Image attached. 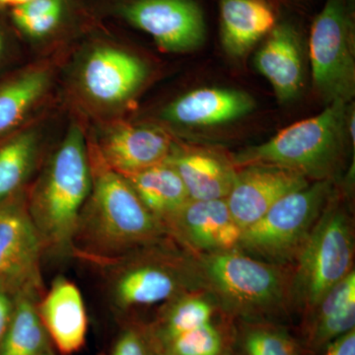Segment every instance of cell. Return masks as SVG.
Listing matches in <instances>:
<instances>
[{"instance_id": "cell-11", "label": "cell", "mask_w": 355, "mask_h": 355, "mask_svg": "<svg viewBox=\"0 0 355 355\" xmlns=\"http://www.w3.org/2000/svg\"><path fill=\"white\" fill-rule=\"evenodd\" d=\"M168 234L193 256L238 249L242 229L226 200H189L165 224Z\"/></svg>"}, {"instance_id": "cell-4", "label": "cell", "mask_w": 355, "mask_h": 355, "mask_svg": "<svg viewBox=\"0 0 355 355\" xmlns=\"http://www.w3.org/2000/svg\"><path fill=\"white\" fill-rule=\"evenodd\" d=\"M349 104L326 105L321 113L280 130L263 144L232 156L236 167L277 166L302 175L310 182L334 180L342 171L349 146Z\"/></svg>"}, {"instance_id": "cell-34", "label": "cell", "mask_w": 355, "mask_h": 355, "mask_svg": "<svg viewBox=\"0 0 355 355\" xmlns=\"http://www.w3.org/2000/svg\"><path fill=\"white\" fill-rule=\"evenodd\" d=\"M27 1H29V0H17V1H16V6H19V4L25 3V2Z\"/></svg>"}, {"instance_id": "cell-13", "label": "cell", "mask_w": 355, "mask_h": 355, "mask_svg": "<svg viewBox=\"0 0 355 355\" xmlns=\"http://www.w3.org/2000/svg\"><path fill=\"white\" fill-rule=\"evenodd\" d=\"M302 40L296 26L277 23L254 58L259 73L265 77L277 100L286 104L300 95L304 83Z\"/></svg>"}, {"instance_id": "cell-17", "label": "cell", "mask_w": 355, "mask_h": 355, "mask_svg": "<svg viewBox=\"0 0 355 355\" xmlns=\"http://www.w3.org/2000/svg\"><path fill=\"white\" fill-rule=\"evenodd\" d=\"M38 311L46 333L64 354L78 352L85 343L88 317L81 291L67 277H55L39 299Z\"/></svg>"}, {"instance_id": "cell-20", "label": "cell", "mask_w": 355, "mask_h": 355, "mask_svg": "<svg viewBox=\"0 0 355 355\" xmlns=\"http://www.w3.org/2000/svg\"><path fill=\"white\" fill-rule=\"evenodd\" d=\"M220 41L233 58L245 57L277 25L268 0H219Z\"/></svg>"}, {"instance_id": "cell-33", "label": "cell", "mask_w": 355, "mask_h": 355, "mask_svg": "<svg viewBox=\"0 0 355 355\" xmlns=\"http://www.w3.org/2000/svg\"><path fill=\"white\" fill-rule=\"evenodd\" d=\"M42 355H57L55 354V352H53V350L51 349V347H49L48 349L46 350V352H44Z\"/></svg>"}, {"instance_id": "cell-19", "label": "cell", "mask_w": 355, "mask_h": 355, "mask_svg": "<svg viewBox=\"0 0 355 355\" xmlns=\"http://www.w3.org/2000/svg\"><path fill=\"white\" fill-rule=\"evenodd\" d=\"M166 162L176 170L190 200H225L232 190L238 168L232 159L202 148L174 150Z\"/></svg>"}, {"instance_id": "cell-10", "label": "cell", "mask_w": 355, "mask_h": 355, "mask_svg": "<svg viewBox=\"0 0 355 355\" xmlns=\"http://www.w3.org/2000/svg\"><path fill=\"white\" fill-rule=\"evenodd\" d=\"M43 247L28 212L17 198L0 203V286L22 289L43 286Z\"/></svg>"}, {"instance_id": "cell-25", "label": "cell", "mask_w": 355, "mask_h": 355, "mask_svg": "<svg viewBox=\"0 0 355 355\" xmlns=\"http://www.w3.org/2000/svg\"><path fill=\"white\" fill-rule=\"evenodd\" d=\"M37 150L34 132L21 133L0 146V203L17 197L34 167Z\"/></svg>"}, {"instance_id": "cell-27", "label": "cell", "mask_w": 355, "mask_h": 355, "mask_svg": "<svg viewBox=\"0 0 355 355\" xmlns=\"http://www.w3.org/2000/svg\"><path fill=\"white\" fill-rule=\"evenodd\" d=\"M48 83L46 70L34 69L0 86V135L24 118L43 96Z\"/></svg>"}, {"instance_id": "cell-16", "label": "cell", "mask_w": 355, "mask_h": 355, "mask_svg": "<svg viewBox=\"0 0 355 355\" xmlns=\"http://www.w3.org/2000/svg\"><path fill=\"white\" fill-rule=\"evenodd\" d=\"M300 342L303 354L317 355L340 336L355 329V270L330 289L303 314Z\"/></svg>"}, {"instance_id": "cell-1", "label": "cell", "mask_w": 355, "mask_h": 355, "mask_svg": "<svg viewBox=\"0 0 355 355\" xmlns=\"http://www.w3.org/2000/svg\"><path fill=\"white\" fill-rule=\"evenodd\" d=\"M89 157L92 188L72 237L70 258L100 268L169 235L123 175L98 153Z\"/></svg>"}, {"instance_id": "cell-37", "label": "cell", "mask_w": 355, "mask_h": 355, "mask_svg": "<svg viewBox=\"0 0 355 355\" xmlns=\"http://www.w3.org/2000/svg\"><path fill=\"white\" fill-rule=\"evenodd\" d=\"M231 355H233V354H231Z\"/></svg>"}, {"instance_id": "cell-15", "label": "cell", "mask_w": 355, "mask_h": 355, "mask_svg": "<svg viewBox=\"0 0 355 355\" xmlns=\"http://www.w3.org/2000/svg\"><path fill=\"white\" fill-rule=\"evenodd\" d=\"M174 148L171 137L160 128L128 125L107 135L97 153L112 170L130 176L165 163Z\"/></svg>"}, {"instance_id": "cell-2", "label": "cell", "mask_w": 355, "mask_h": 355, "mask_svg": "<svg viewBox=\"0 0 355 355\" xmlns=\"http://www.w3.org/2000/svg\"><path fill=\"white\" fill-rule=\"evenodd\" d=\"M92 188V169L80 128H70L28 200L44 254L69 258L71 240Z\"/></svg>"}, {"instance_id": "cell-35", "label": "cell", "mask_w": 355, "mask_h": 355, "mask_svg": "<svg viewBox=\"0 0 355 355\" xmlns=\"http://www.w3.org/2000/svg\"><path fill=\"white\" fill-rule=\"evenodd\" d=\"M268 1H270V0H268ZM277 1H280V2H296V1H299V0H277Z\"/></svg>"}, {"instance_id": "cell-21", "label": "cell", "mask_w": 355, "mask_h": 355, "mask_svg": "<svg viewBox=\"0 0 355 355\" xmlns=\"http://www.w3.org/2000/svg\"><path fill=\"white\" fill-rule=\"evenodd\" d=\"M223 317L214 298L205 289L188 292L159 306L149 330L159 345Z\"/></svg>"}, {"instance_id": "cell-12", "label": "cell", "mask_w": 355, "mask_h": 355, "mask_svg": "<svg viewBox=\"0 0 355 355\" xmlns=\"http://www.w3.org/2000/svg\"><path fill=\"white\" fill-rule=\"evenodd\" d=\"M311 182L302 175L277 166L251 164L238 168L226 202L240 228L252 225L280 198Z\"/></svg>"}, {"instance_id": "cell-7", "label": "cell", "mask_w": 355, "mask_h": 355, "mask_svg": "<svg viewBox=\"0 0 355 355\" xmlns=\"http://www.w3.org/2000/svg\"><path fill=\"white\" fill-rule=\"evenodd\" d=\"M335 189L334 180L311 182L280 198L243 229L238 249L260 261L292 266Z\"/></svg>"}, {"instance_id": "cell-22", "label": "cell", "mask_w": 355, "mask_h": 355, "mask_svg": "<svg viewBox=\"0 0 355 355\" xmlns=\"http://www.w3.org/2000/svg\"><path fill=\"white\" fill-rule=\"evenodd\" d=\"M44 287L28 286L18 294L0 355H42L50 347L49 335L38 311Z\"/></svg>"}, {"instance_id": "cell-36", "label": "cell", "mask_w": 355, "mask_h": 355, "mask_svg": "<svg viewBox=\"0 0 355 355\" xmlns=\"http://www.w3.org/2000/svg\"><path fill=\"white\" fill-rule=\"evenodd\" d=\"M1 50H2V40H1V37H0V53H1Z\"/></svg>"}, {"instance_id": "cell-8", "label": "cell", "mask_w": 355, "mask_h": 355, "mask_svg": "<svg viewBox=\"0 0 355 355\" xmlns=\"http://www.w3.org/2000/svg\"><path fill=\"white\" fill-rule=\"evenodd\" d=\"M313 87L326 105L349 104L355 94L354 0H326L309 37Z\"/></svg>"}, {"instance_id": "cell-5", "label": "cell", "mask_w": 355, "mask_h": 355, "mask_svg": "<svg viewBox=\"0 0 355 355\" xmlns=\"http://www.w3.org/2000/svg\"><path fill=\"white\" fill-rule=\"evenodd\" d=\"M196 258L203 289L233 321H270L291 310V266L260 261L239 249Z\"/></svg>"}, {"instance_id": "cell-29", "label": "cell", "mask_w": 355, "mask_h": 355, "mask_svg": "<svg viewBox=\"0 0 355 355\" xmlns=\"http://www.w3.org/2000/svg\"><path fill=\"white\" fill-rule=\"evenodd\" d=\"M111 355H161L148 324H128L116 338Z\"/></svg>"}, {"instance_id": "cell-23", "label": "cell", "mask_w": 355, "mask_h": 355, "mask_svg": "<svg viewBox=\"0 0 355 355\" xmlns=\"http://www.w3.org/2000/svg\"><path fill=\"white\" fill-rule=\"evenodd\" d=\"M123 177L144 207L164 227L167 221L190 200L183 181L168 162Z\"/></svg>"}, {"instance_id": "cell-14", "label": "cell", "mask_w": 355, "mask_h": 355, "mask_svg": "<svg viewBox=\"0 0 355 355\" xmlns=\"http://www.w3.org/2000/svg\"><path fill=\"white\" fill-rule=\"evenodd\" d=\"M146 64L120 49L101 46L90 53L83 70L84 90L105 105L127 101L146 78Z\"/></svg>"}, {"instance_id": "cell-6", "label": "cell", "mask_w": 355, "mask_h": 355, "mask_svg": "<svg viewBox=\"0 0 355 355\" xmlns=\"http://www.w3.org/2000/svg\"><path fill=\"white\" fill-rule=\"evenodd\" d=\"M354 222L343 191L335 189L291 266V310L302 316L354 270Z\"/></svg>"}, {"instance_id": "cell-3", "label": "cell", "mask_w": 355, "mask_h": 355, "mask_svg": "<svg viewBox=\"0 0 355 355\" xmlns=\"http://www.w3.org/2000/svg\"><path fill=\"white\" fill-rule=\"evenodd\" d=\"M99 270L108 302L121 314L203 289L197 258L170 235Z\"/></svg>"}, {"instance_id": "cell-31", "label": "cell", "mask_w": 355, "mask_h": 355, "mask_svg": "<svg viewBox=\"0 0 355 355\" xmlns=\"http://www.w3.org/2000/svg\"><path fill=\"white\" fill-rule=\"evenodd\" d=\"M317 355H355V329L336 338Z\"/></svg>"}, {"instance_id": "cell-18", "label": "cell", "mask_w": 355, "mask_h": 355, "mask_svg": "<svg viewBox=\"0 0 355 355\" xmlns=\"http://www.w3.org/2000/svg\"><path fill=\"white\" fill-rule=\"evenodd\" d=\"M254 100L243 91L227 88H200L170 103L163 118L188 128H205L239 120L251 113Z\"/></svg>"}, {"instance_id": "cell-28", "label": "cell", "mask_w": 355, "mask_h": 355, "mask_svg": "<svg viewBox=\"0 0 355 355\" xmlns=\"http://www.w3.org/2000/svg\"><path fill=\"white\" fill-rule=\"evenodd\" d=\"M62 0H29L14 6V22L28 36L41 38L50 34L62 18Z\"/></svg>"}, {"instance_id": "cell-32", "label": "cell", "mask_w": 355, "mask_h": 355, "mask_svg": "<svg viewBox=\"0 0 355 355\" xmlns=\"http://www.w3.org/2000/svg\"><path fill=\"white\" fill-rule=\"evenodd\" d=\"M17 0H0V4L2 6H16Z\"/></svg>"}, {"instance_id": "cell-24", "label": "cell", "mask_w": 355, "mask_h": 355, "mask_svg": "<svg viewBox=\"0 0 355 355\" xmlns=\"http://www.w3.org/2000/svg\"><path fill=\"white\" fill-rule=\"evenodd\" d=\"M233 320L223 317L159 345L161 355H231L234 347Z\"/></svg>"}, {"instance_id": "cell-26", "label": "cell", "mask_w": 355, "mask_h": 355, "mask_svg": "<svg viewBox=\"0 0 355 355\" xmlns=\"http://www.w3.org/2000/svg\"><path fill=\"white\" fill-rule=\"evenodd\" d=\"M234 345L240 355H303L298 338L266 320L238 321Z\"/></svg>"}, {"instance_id": "cell-30", "label": "cell", "mask_w": 355, "mask_h": 355, "mask_svg": "<svg viewBox=\"0 0 355 355\" xmlns=\"http://www.w3.org/2000/svg\"><path fill=\"white\" fill-rule=\"evenodd\" d=\"M22 289L0 286V347L10 324L18 294Z\"/></svg>"}, {"instance_id": "cell-9", "label": "cell", "mask_w": 355, "mask_h": 355, "mask_svg": "<svg viewBox=\"0 0 355 355\" xmlns=\"http://www.w3.org/2000/svg\"><path fill=\"white\" fill-rule=\"evenodd\" d=\"M121 15L170 53L197 50L207 37L205 15L196 0H132L121 7Z\"/></svg>"}]
</instances>
